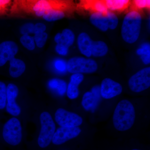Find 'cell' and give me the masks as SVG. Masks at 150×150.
<instances>
[{
	"mask_svg": "<svg viewBox=\"0 0 150 150\" xmlns=\"http://www.w3.org/2000/svg\"><path fill=\"white\" fill-rule=\"evenodd\" d=\"M19 30L22 35H31V34H34V24L31 22L25 23L21 26Z\"/></svg>",
	"mask_w": 150,
	"mask_h": 150,
	"instance_id": "30",
	"label": "cell"
},
{
	"mask_svg": "<svg viewBox=\"0 0 150 150\" xmlns=\"http://www.w3.org/2000/svg\"><path fill=\"white\" fill-rule=\"evenodd\" d=\"M101 97L100 87L95 86L92 88L91 91L84 94L82 105L86 110L93 111L98 105Z\"/></svg>",
	"mask_w": 150,
	"mask_h": 150,
	"instance_id": "11",
	"label": "cell"
},
{
	"mask_svg": "<svg viewBox=\"0 0 150 150\" xmlns=\"http://www.w3.org/2000/svg\"><path fill=\"white\" fill-rule=\"evenodd\" d=\"M6 110L9 113L14 116H18L20 114L21 108L16 102V99L18 94V88L13 83H9L6 87Z\"/></svg>",
	"mask_w": 150,
	"mask_h": 150,
	"instance_id": "12",
	"label": "cell"
},
{
	"mask_svg": "<svg viewBox=\"0 0 150 150\" xmlns=\"http://www.w3.org/2000/svg\"><path fill=\"white\" fill-rule=\"evenodd\" d=\"M67 62V71L72 74H93L98 69V65L94 59L82 56L70 58Z\"/></svg>",
	"mask_w": 150,
	"mask_h": 150,
	"instance_id": "3",
	"label": "cell"
},
{
	"mask_svg": "<svg viewBox=\"0 0 150 150\" xmlns=\"http://www.w3.org/2000/svg\"><path fill=\"white\" fill-rule=\"evenodd\" d=\"M34 41L35 46L38 48H42L46 45L48 40V35L47 33L43 32L34 34Z\"/></svg>",
	"mask_w": 150,
	"mask_h": 150,
	"instance_id": "27",
	"label": "cell"
},
{
	"mask_svg": "<svg viewBox=\"0 0 150 150\" xmlns=\"http://www.w3.org/2000/svg\"><path fill=\"white\" fill-rule=\"evenodd\" d=\"M84 76L82 74H72L70 81L67 85V95L71 99L77 98L79 95V86L83 81Z\"/></svg>",
	"mask_w": 150,
	"mask_h": 150,
	"instance_id": "14",
	"label": "cell"
},
{
	"mask_svg": "<svg viewBox=\"0 0 150 150\" xmlns=\"http://www.w3.org/2000/svg\"><path fill=\"white\" fill-rule=\"evenodd\" d=\"M18 51V45L12 40H6L0 43V67L15 58Z\"/></svg>",
	"mask_w": 150,
	"mask_h": 150,
	"instance_id": "10",
	"label": "cell"
},
{
	"mask_svg": "<svg viewBox=\"0 0 150 150\" xmlns=\"http://www.w3.org/2000/svg\"><path fill=\"white\" fill-rule=\"evenodd\" d=\"M54 3L47 0L35 1L31 6V9L38 17H42L47 11L55 6Z\"/></svg>",
	"mask_w": 150,
	"mask_h": 150,
	"instance_id": "16",
	"label": "cell"
},
{
	"mask_svg": "<svg viewBox=\"0 0 150 150\" xmlns=\"http://www.w3.org/2000/svg\"><path fill=\"white\" fill-rule=\"evenodd\" d=\"M69 47L62 44H56L55 47L56 53L62 56H67L69 54Z\"/></svg>",
	"mask_w": 150,
	"mask_h": 150,
	"instance_id": "31",
	"label": "cell"
},
{
	"mask_svg": "<svg viewBox=\"0 0 150 150\" xmlns=\"http://www.w3.org/2000/svg\"><path fill=\"white\" fill-rule=\"evenodd\" d=\"M77 45L79 51L85 57L90 58L92 56L91 48L93 40L87 33H81L77 38Z\"/></svg>",
	"mask_w": 150,
	"mask_h": 150,
	"instance_id": "13",
	"label": "cell"
},
{
	"mask_svg": "<svg viewBox=\"0 0 150 150\" xmlns=\"http://www.w3.org/2000/svg\"><path fill=\"white\" fill-rule=\"evenodd\" d=\"M91 6L95 12L105 14L108 11L105 3L103 1H96L92 2Z\"/></svg>",
	"mask_w": 150,
	"mask_h": 150,
	"instance_id": "28",
	"label": "cell"
},
{
	"mask_svg": "<svg viewBox=\"0 0 150 150\" xmlns=\"http://www.w3.org/2000/svg\"><path fill=\"white\" fill-rule=\"evenodd\" d=\"M10 2L8 0H0V8L8 4Z\"/></svg>",
	"mask_w": 150,
	"mask_h": 150,
	"instance_id": "34",
	"label": "cell"
},
{
	"mask_svg": "<svg viewBox=\"0 0 150 150\" xmlns=\"http://www.w3.org/2000/svg\"><path fill=\"white\" fill-rule=\"evenodd\" d=\"M3 137L9 144L16 146L20 144L22 139V129L20 122L17 118H11L4 124Z\"/></svg>",
	"mask_w": 150,
	"mask_h": 150,
	"instance_id": "5",
	"label": "cell"
},
{
	"mask_svg": "<svg viewBox=\"0 0 150 150\" xmlns=\"http://www.w3.org/2000/svg\"><path fill=\"white\" fill-rule=\"evenodd\" d=\"M107 18L108 29L115 30L118 25L119 20L116 14L112 12L108 11L105 14Z\"/></svg>",
	"mask_w": 150,
	"mask_h": 150,
	"instance_id": "26",
	"label": "cell"
},
{
	"mask_svg": "<svg viewBox=\"0 0 150 150\" xmlns=\"http://www.w3.org/2000/svg\"><path fill=\"white\" fill-rule=\"evenodd\" d=\"M65 16L64 11L55 6L47 11L42 18L46 21L52 22L60 20L64 18Z\"/></svg>",
	"mask_w": 150,
	"mask_h": 150,
	"instance_id": "19",
	"label": "cell"
},
{
	"mask_svg": "<svg viewBox=\"0 0 150 150\" xmlns=\"http://www.w3.org/2000/svg\"><path fill=\"white\" fill-rule=\"evenodd\" d=\"M25 69L26 64L21 59L15 57L10 61L9 73L12 77H19L24 73Z\"/></svg>",
	"mask_w": 150,
	"mask_h": 150,
	"instance_id": "17",
	"label": "cell"
},
{
	"mask_svg": "<svg viewBox=\"0 0 150 150\" xmlns=\"http://www.w3.org/2000/svg\"><path fill=\"white\" fill-rule=\"evenodd\" d=\"M142 23V16L139 11L133 10L126 14L121 28V37L126 43L133 44L138 40Z\"/></svg>",
	"mask_w": 150,
	"mask_h": 150,
	"instance_id": "1",
	"label": "cell"
},
{
	"mask_svg": "<svg viewBox=\"0 0 150 150\" xmlns=\"http://www.w3.org/2000/svg\"><path fill=\"white\" fill-rule=\"evenodd\" d=\"M6 86L0 81V110L5 107L7 100Z\"/></svg>",
	"mask_w": 150,
	"mask_h": 150,
	"instance_id": "29",
	"label": "cell"
},
{
	"mask_svg": "<svg viewBox=\"0 0 150 150\" xmlns=\"http://www.w3.org/2000/svg\"><path fill=\"white\" fill-rule=\"evenodd\" d=\"M55 120L59 126L63 127H78L83 122L82 118L79 115L62 108L56 110Z\"/></svg>",
	"mask_w": 150,
	"mask_h": 150,
	"instance_id": "7",
	"label": "cell"
},
{
	"mask_svg": "<svg viewBox=\"0 0 150 150\" xmlns=\"http://www.w3.org/2000/svg\"><path fill=\"white\" fill-rule=\"evenodd\" d=\"M136 54L139 56L142 63L144 65L150 64V44L148 42H144L141 44L136 51Z\"/></svg>",
	"mask_w": 150,
	"mask_h": 150,
	"instance_id": "22",
	"label": "cell"
},
{
	"mask_svg": "<svg viewBox=\"0 0 150 150\" xmlns=\"http://www.w3.org/2000/svg\"><path fill=\"white\" fill-rule=\"evenodd\" d=\"M90 21L93 26L102 32H106L108 30L105 14L94 12L91 14Z\"/></svg>",
	"mask_w": 150,
	"mask_h": 150,
	"instance_id": "18",
	"label": "cell"
},
{
	"mask_svg": "<svg viewBox=\"0 0 150 150\" xmlns=\"http://www.w3.org/2000/svg\"><path fill=\"white\" fill-rule=\"evenodd\" d=\"M81 130L79 127H61L55 132L52 141L55 145H61L78 137Z\"/></svg>",
	"mask_w": 150,
	"mask_h": 150,
	"instance_id": "9",
	"label": "cell"
},
{
	"mask_svg": "<svg viewBox=\"0 0 150 150\" xmlns=\"http://www.w3.org/2000/svg\"><path fill=\"white\" fill-rule=\"evenodd\" d=\"M48 86L49 88L59 95H64L67 92V84L64 80L58 78L51 79L48 81Z\"/></svg>",
	"mask_w": 150,
	"mask_h": 150,
	"instance_id": "21",
	"label": "cell"
},
{
	"mask_svg": "<svg viewBox=\"0 0 150 150\" xmlns=\"http://www.w3.org/2000/svg\"><path fill=\"white\" fill-rule=\"evenodd\" d=\"M47 27L43 23L38 22L34 24V34L46 32Z\"/></svg>",
	"mask_w": 150,
	"mask_h": 150,
	"instance_id": "33",
	"label": "cell"
},
{
	"mask_svg": "<svg viewBox=\"0 0 150 150\" xmlns=\"http://www.w3.org/2000/svg\"><path fill=\"white\" fill-rule=\"evenodd\" d=\"M108 46L102 40L93 41L91 48L92 56L94 57H102L106 56L108 52Z\"/></svg>",
	"mask_w": 150,
	"mask_h": 150,
	"instance_id": "20",
	"label": "cell"
},
{
	"mask_svg": "<svg viewBox=\"0 0 150 150\" xmlns=\"http://www.w3.org/2000/svg\"><path fill=\"white\" fill-rule=\"evenodd\" d=\"M100 87L101 96L106 99H110L119 95L123 91L121 84L110 78L104 79Z\"/></svg>",
	"mask_w": 150,
	"mask_h": 150,
	"instance_id": "8",
	"label": "cell"
},
{
	"mask_svg": "<svg viewBox=\"0 0 150 150\" xmlns=\"http://www.w3.org/2000/svg\"><path fill=\"white\" fill-rule=\"evenodd\" d=\"M41 130L38 142L41 148H46L50 144L54 137L56 126L49 112H43L40 114Z\"/></svg>",
	"mask_w": 150,
	"mask_h": 150,
	"instance_id": "4",
	"label": "cell"
},
{
	"mask_svg": "<svg viewBox=\"0 0 150 150\" xmlns=\"http://www.w3.org/2000/svg\"><path fill=\"white\" fill-rule=\"evenodd\" d=\"M52 66L57 72L64 74L67 71V62L62 58H56L52 63Z\"/></svg>",
	"mask_w": 150,
	"mask_h": 150,
	"instance_id": "25",
	"label": "cell"
},
{
	"mask_svg": "<svg viewBox=\"0 0 150 150\" xmlns=\"http://www.w3.org/2000/svg\"><path fill=\"white\" fill-rule=\"evenodd\" d=\"M136 118L135 108L133 104L127 100L118 103L113 116L114 127L119 131H127L134 125Z\"/></svg>",
	"mask_w": 150,
	"mask_h": 150,
	"instance_id": "2",
	"label": "cell"
},
{
	"mask_svg": "<svg viewBox=\"0 0 150 150\" xmlns=\"http://www.w3.org/2000/svg\"><path fill=\"white\" fill-rule=\"evenodd\" d=\"M76 36L72 30L65 28L61 33H56L54 38L56 44H62L70 48L74 43Z\"/></svg>",
	"mask_w": 150,
	"mask_h": 150,
	"instance_id": "15",
	"label": "cell"
},
{
	"mask_svg": "<svg viewBox=\"0 0 150 150\" xmlns=\"http://www.w3.org/2000/svg\"><path fill=\"white\" fill-rule=\"evenodd\" d=\"M104 2L108 11L112 12L123 10L130 2L128 0H106Z\"/></svg>",
	"mask_w": 150,
	"mask_h": 150,
	"instance_id": "23",
	"label": "cell"
},
{
	"mask_svg": "<svg viewBox=\"0 0 150 150\" xmlns=\"http://www.w3.org/2000/svg\"><path fill=\"white\" fill-rule=\"evenodd\" d=\"M134 5L138 9L149 8L150 7V0H135L134 1Z\"/></svg>",
	"mask_w": 150,
	"mask_h": 150,
	"instance_id": "32",
	"label": "cell"
},
{
	"mask_svg": "<svg viewBox=\"0 0 150 150\" xmlns=\"http://www.w3.org/2000/svg\"><path fill=\"white\" fill-rule=\"evenodd\" d=\"M20 42L24 48L29 51H33L36 47L34 38L31 35H22Z\"/></svg>",
	"mask_w": 150,
	"mask_h": 150,
	"instance_id": "24",
	"label": "cell"
},
{
	"mask_svg": "<svg viewBox=\"0 0 150 150\" xmlns=\"http://www.w3.org/2000/svg\"><path fill=\"white\" fill-rule=\"evenodd\" d=\"M141 150L137 149H133V150Z\"/></svg>",
	"mask_w": 150,
	"mask_h": 150,
	"instance_id": "35",
	"label": "cell"
},
{
	"mask_svg": "<svg viewBox=\"0 0 150 150\" xmlns=\"http://www.w3.org/2000/svg\"><path fill=\"white\" fill-rule=\"evenodd\" d=\"M131 91L140 93L147 89L150 86V67L143 68L131 76L128 81Z\"/></svg>",
	"mask_w": 150,
	"mask_h": 150,
	"instance_id": "6",
	"label": "cell"
}]
</instances>
